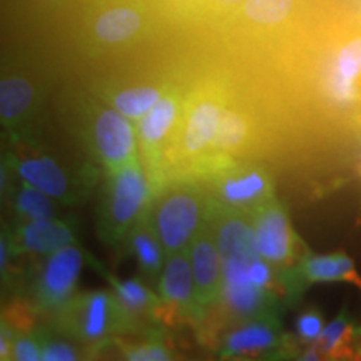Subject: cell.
<instances>
[{
	"label": "cell",
	"instance_id": "obj_1",
	"mask_svg": "<svg viewBox=\"0 0 361 361\" xmlns=\"http://www.w3.org/2000/svg\"><path fill=\"white\" fill-rule=\"evenodd\" d=\"M213 216L207 189L194 179H178L156 189L147 219L166 256L188 251Z\"/></svg>",
	"mask_w": 361,
	"mask_h": 361
},
{
	"label": "cell",
	"instance_id": "obj_2",
	"mask_svg": "<svg viewBox=\"0 0 361 361\" xmlns=\"http://www.w3.org/2000/svg\"><path fill=\"white\" fill-rule=\"evenodd\" d=\"M154 194V180L137 159L107 173L99 207V236L102 241L112 247L124 245L134 226L147 216Z\"/></svg>",
	"mask_w": 361,
	"mask_h": 361
},
{
	"label": "cell",
	"instance_id": "obj_3",
	"mask_svg": "<svg viewBox=\"0 0 361 361\" xmlns=\"http://www.w3.org/2000/svg\"><path fill=\"white\" fill-rule=\"evenodd\" d=\"M224 361H288L300 355L295 341L283 331L278 314L238 323L219 343Z\"/></svg>",
	"mask_w": 361,
	"mask_h": 361
},
{
	"label": "cell",
	"instance_id": "obj_4",
	"mask_svg": "<svg viewBox=\"0 0 361 361\" xmlns=\"http://www.w3.org/2000/svg\"><path fill=\"white\" fill-rule=\"evenodd\" d=\"M59 316L67 335L94 348H101L126 326L124 314L114 293L104 290L75 295Z\"/></svg>",
	"mask_w": 361,
	"mask_h": 361
},
{
	"label": "cell",
	"instance_id": "obj_5",
	"mask_svg": "<svg viewBox=\"0 0 361 361\" xmlns=\"http://www.w3.org/2000/svg\"><path fill=\"white\" fill-rule=\"evenodd\" d=\"M206 179H209L207 194L213 211L252 214L276 197L273 178L259 166L216 169Z\"/></svg>",
	"mask_w": 361,
	"mask_h": 361
},
{
	"label": "cell",
	"instance_id": "obj_6",
	"mask_svg": "<svg viewBox=\"0 0 361 361\" xmlns=\"http://www.w3.org/2000/svg\"><path fill=\"white\" fill-rule=\"evenodd\" d=\"M258 256H233L223 259V286L218 303L234 324L278 314L279 296L276 291L263 290L251 283L247 268Z\"/></svg>",
	"mask_w": 361,
	"mask_h": 361
},
{
	"label": "cell",
	"instance_id": "obj_7",
	"mask_svg": "<svg viewBox=\"0 0 361 361\" xmlns=\"http://www.w3.org/2000/svg\"><path fill=\"white\" fill-rule=\"evenodd\" d=\"M251 216L256 247L261 258L278 269L279 278L295 269L306 251H303V243L293 229L290 214L283 202L274 197Z\"/></svg>",
	"mask_w": 361,
	"mask_h": 361
},
{
	"label": "cell",
	"instance_id": "obj_8",
	"mask_svg": "<svg viewBox=\"0 0 361 361\" xmlns=\"http://www.w3.org/2000/svg\"><path fill=\"white\" fill-rule=\"evenodd\" d=\"M12 169L20 180L66 206L82 201L94 183V174H72L51 156L17 157L12 162Z\"/></svg>",
	"mask_w": 361,
	"mask_h": 361
},
{
	"label": "cell",
	"instance_id": "obj_9",
	"mask_svg": "<svg viewBox=\"0 0 361 361\" xmlns=\"http://www.w3.org/2000/svg\"><path fill=\"white\" fill-rule=\"evenodd\" d=\"M84 258V251L75 243L45 258L34 284L35 301L44 310L61 313L71 303L75 296Z\"/></svg>",
	"mask_w": 361,
	"mask_h": 361
},
{
	"label": "cell",
	"instance_id": "obj_10",
	"mask_svg": "<svg viewBox=\"0 0 361 361\" xmlns=\"http://www.w3.org/2000/svg\"><path fill=\"white\" fill-rule=\"evenodd\" d=\"M314 283H350L361 290V276L353 259L343 251L329 255L306 252L296 268L283 276L288 300H296L305 286Z\"/></svg>",
	"mask_w": 361,
	"mask_h": 361
},
{
	"label": "cell",
	"instance_id": "obj_11",
	"mask_svg": "<svg viewBox=\"0 0 361 361\" xmlns=\"http://www.w3.org/2000/svg\"><path fill=\"white\" fill-rule=\"evenodd\" d=\"M92 144L97 161L107 173H114L137 159L133 126L116 109L99 112L94 121Z\"/></svg>",
	"mask_w": 361,
	"mask_h": 361
},
{
	"label": "cell",
	"instance_id": "obj_12",
	"mask_svg": "<svg viewBox=\"0 0 361 361\" xmlns=\"http://www.w3.org/2000/svg\"><path fill=\"white\" fill-rule=\"evenodd\" d=\"M188 252L196 283L197 319H202L206 310L218 303L223 286V256L216 245L211 221L194 239Z\"/></svg>",
	"mask_w": 361,
	"mask_h": 361
},
{
	"label": "cell",
	"instance_id": "obj_13",
	"mask_svg": "<svg viewBox=\"0 0 361 361\" xmlns=\"http://www.w3.org/2000/svg\"><path fill=\"white\" fill-rule=\"evenodd\" d=\"M157 295L162 305H168L178 313L197 319L196 306V283L191 259L188 251L168 256L159 279H157Z\"/></svg>",
	"mask_w": 361,
	"mask_h": 361
},
{
	"label": "cell",
	"instance_id": "obj_14",
	"mask_svg": "<svg viewBox=\"0 0 361 361\" xmlns=\"http://www.w3.org/2000/svg\"><path fill=\"white\" fill-rule=\"evenodd\" d=\"M16 246L22 255L51 256L62 247L74 245L75 229L71 221L54 218L40 221H19L12 229Z\"/></svg>",
	"mask_w": 361,
	"mask_h": 361
},
{
	"label": "cell",
	"instance_id": "obj_15",
	"mask_svg": "<svg viewBox=\"0 0 361 361\" xmlns=\"http://www.w3.org/2000/svg\"><path fill=\"white\" fill-rule=\"evenodd\" d=\"M223 111L224 107L211 99L197 102L192 107L180 134L179 159L196 161L213 149Z\"/></svg>",
	"mask_w": 361,
	"mask_h": 361
},
{
	"label": "cell",
	"instance_id": "obj_16",
	"mask_svg": "<svg viewBox=\"0 0 361 361\" xmlns=\"http://www.w3.org/2000/svg\"><path fill=\"white\" fill-rule=\"evenodd\" d=\"M211 228L223 259L233 256H259L251 214L213 211Z\"/></svg>",
	"mask_w": 361,
	"mask_h": 361
},
{
	"label": "cell",
	"instance_id": "obj_17",
	"mask_svg": "<svg viewBox=\"0 0 361 361\" xmlns=\"http://www.w3.org/2000/svg\"><path fill=\"white\" fill-rule=\"evenodd\" d=\"M126 243H128L130 255L134 256L142 276L147 281L157 283L168 256H166L159 238L156 236L154 229H152L151 223H149L147 216L134 226V229L130 231Z\"/></svg>",
	"mask_w": 361,
	"mask_h": 361
},
{
	"label": "cell",
	"instance_id": "obj_18",
	"mask_svg": "<svg viewBox=\"0 0 361 361\" xmlns=\"http://www.w3.org/2000/svg\"><path fill=\"white\" fill-rule=\"evenodd\" d=\"M107 281L111 283L112 293H114L117 305L123 311L126 324L142 318L147 313H156V310L162 305L159 295H156L147 284H144L142 279L107 276Z\"/></svg>",
	"mask_w": 361,
	"mask_h": 361
},
{
	"label": "cell",
	"instance_id": "obj_19",
	"mask_svg": "<svg viewBox=\"0 0 361 361\" xmlns=\"http://www.w3.org/2000/svg\"><path fill=\"white\" fill-rule=\"evenodd\" d=\"M178 102L173 97H162L146 116L139 119V141L151 161H157V151L178 119Z\"/></svg>",
	"mask_w": 361,
	"mask_h": 361
},
{
	"label": "cell",
	"instance_id": "obj_20",
	"mask_svg": "<svg viewBox=\"0 0 361 361\" xmlns=\"http://www.w3.org/2000/svg\"><path fill=\"white\" fill-rule=\"evenodd\" d=\"M20 180V179H19ZM59 202L51 196L20 180L19 186L12 192V206L17 219L20 221H40L54 219L59 216Z\"/></svg>",
	"mask_w": 361,
	"mask_h": 361
},
{
	"label": "cell",
	"instance_id": "obj_21",
	"mask_svg": "<svg viewBox=\"0 0 361 361\" xmlns=\"http://www.w3.org/2000/svg\"><path fill=\"white\" fill-rule=\"evenodd\" d=\"M34 85L24 78H7L0 82V116L6 123L19 121L34 104Z\"/></svg>",
	"mask_w": 361,
	"mask_h": 361
},
{
	"label": "cell",
	"instance_id": "obj_22",
	"mask_svg": "<svg viewBox=\"0 0 361 361\" xmlns=\"http://www.w3.org/2000/svg\"><path fill=\"white\" fill-rule=\"evenodd\" d=\"M141 27V16L129 7L111 8L96 22V34L101 40L116 44L133 37Z\"/></svg>",
	"mask_w": 361,
	"mask_h": 361
},
{
	"label": "cell",
	"instance_id": "obj_23",
	"mask_svg": "<svg viewBox=\"0 0 361 361\" xmlns=\"http://www.w3.org/2000/svg\"><path fill=\"white\" fill-rule=\"evenodd\" d=\"M161 90L152 85H139L117 92L112 99V107L128 119H141L161 101Z\"/></svg>",
	"mask_w": 361,
	"mask_h": 361
},
{
	"label": "cell",
	"instance_id": "obj_24",
	"mask_svg": "<svg viewBox=\"0 0 361 361\" xmlns=\"http://www.w3.org/2000/svg\"><path fill=\"white\" fill-rule=\"evenodd\" d=\"M247 139V123L236 111L224 107L218 134H216L213 151L219 154H234L245 146Z\"/></svg>",
	"mask_w": 361,
	"mask_h": 361
},
{
	"label": "cell",
	"instance_id": "obj_25",
	"mask_svg": "<svg viewBox=\"0 0 361 361\" xmlns=\"http://www.w3.org/2000/svg\"><path fill=\"white\" fill-rule=\"evenodd\" d=\"M295 0H247L246 16L251 20L264 25L279 24L290 16Z\"/></svg>",
	"mask_w": 361,
	"mask_h": 361
},
{
	"label": "cell",
	"instance_id": "obj_26",
	"mask_svg": "<svg viewBox=\"0 0 361 361\" xmlns=\"http://www.w3.org/2000/svg\"><path fill=\"white\" fill-rule=\"evenodd\" d=\"M324 324L323 313L316 308H308L296 318V340L300 345L311 346L322 336Z\"/></svg>",
	"mask_w": 361,
	"mask_h": 361
},
{
	"label": "cell",
	"instance_id": "obj_27",
	"mask_svg": "<svg viewBox=\"0 0 361 361\" xmlns=\"http://www.w3.org/2000/svg\"><path fill=\"white\" fill-rule=\"evenodd\" d=\"M12 361H42V335L16 333L12 346Z\"/></svg>",
	"mask_w": 361,
	"mask_h": 361
},
{
	"label": "cell",
	"instance_id": "obj_28",
	"mask_svg": "<svg viewBox=\"0 0 361 361\" xmlns=\"http://www.w3.org/2000/svg\"><path fill=\"white\" fill-rule=\"evenodd\" d=\"M126 358L128 361H173L164 343L156 338L126 348Z\"/></svg>",
	"mask_w": 361,
	"mask_h": 361
},
{
	"label": "cell",
	"instance_id": "obj_29",
	"mask_svg": "<svg viewBox=\"0 0 361 361\" xmlns=\"http://www.w3.org/2000/svg\"><path fill=\"white\" fill-rule=\"evenodd\" d=\"M42 361H80L78 350L62 338L42 335Z\"/></svg>",
	"mask_w": 361,
	"mask_h": 361
},
{
	"label": "cell",
	"instance_id": "obj_30",
	"mask_svg": "<svg viewBox=\"0 0 361 361\" xmlns=\"http://www.w3.org/2000/svg\"><path fill=\"white\" fill-rule=\"evenodd\" d=\"M295 361H328V360L319 353L314 345H311V346H306L305 351H300V355L296 356Z\"/></svg>",
	"mask_w": 361,
	"mask_h": 361
},
{
	"label": "cell",
	"instance_id": "obj_31",
	"mask_svg": "<svg viewBox=\"0 0 361 361\" xmlns=\"http://www.w3.org/2000/svg\"><path fill=\"white\" fill-rule=\"evenodd\" d=\"M221 2H224V4H238V2H241V0H221Z\"/></svg>",
	"mask_w": 361,
	"mask_h": 361
},
{
	"label": "cell",
	"instance_id": "obj_32",
	"mask_svg": "<svg viewBox=\"0 0 361 361\" xmlns=\"http://www.w3.org/2000/svg\"><path fill=\"white\" fill-rule=\"evenodd\" d=\"M80 361H90V360H87V358H84V360H80Z\"/></svg>",
	"mask_w": 361,
	"mask_h": 361
}]
</instances>
